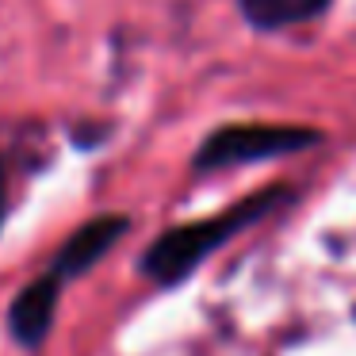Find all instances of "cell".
I'll return each mask as SVG.
<instances>
[{
    "label": "cell",
    "mask_w": 356,
    "mask_h": 356,
    "mask_svg": "<svg viewBox=\"0 0 356 356\" xmlns=\"http://www.w3.org/2000/svg\"><path fill=\"white\" fill-rule=\"evenodd\" d=\"M291 200L287 184H268L261 192L238 200L234 207L218 211L211 218H195V222L169 226L165 234H157L138 257V272L157 287H177L207 261L211 253H218L222 245H230L238 234H245L249 226H257L261 218H268L276 207Z\"/></svg>",
    "instance_id": "6da1fadb"
},
{
    "label": "cell",
    "mask_w": 356,
    "mask_h": 356,
    "mask_svg": "<svg viewBox=\"0 0 356 356\" xmlns=\"http://www.w3.org/2000/svg\"><path fill=\"white\" fill-rule=\"evenodd\" d=\"M325 142L318 127L295 123H226L215 127L192 154V172H222L253 161H276V157L307 154Z\"/></svg>",
    "instance_id": "7a4b0ae2"
},
{
    "label": "cell",
    "mask_w": 356,
    "mask_h": 356,
    "mask_svg": "<svg viewBox=\"0 0 356 356\" xmlns=\"http://www.w3.org/2000/svg\"><path fill=\"white\" fill-rule=\"evenodd\" d=\"M127 230H131V215H119V211L85 218V222L58 245V253H54V261H50L47 272L58 284H70V280L85 276V272H92L96 264L123 241Z\"/></svg>",
    "instance_id": "3957f363"
},
{
    "label": "cell",
    "mask_w": 356,
    "mask_h": 356,
    "mask_svg": "<svg viewBox=\"0 0 356 356\" xmlns=\"http://www.w3.org/2000/svg\"><path fill=\"white\" fill-rule=\"evenodd\" d=\"M62 287L65 284H58L50 272H42L39 280H31V284H24L16 291V299L8 302L4 322H8V333H12V341H16L19 348H27V353L42 348V341H47L50 330H54Z\"/></svg>",
    "instance_id": "277c9868"
},
{
    "label": "cell",
    "mask_w": 356,
    "mask_h": 356,
    "mask_svg": "<svg viewBox=\"0 0 356 356\" xmlns=\"http://www.w3.org/2000/svg\"><path fill=\"white\" fill-rule=\"evenodd\" d=\"M333 0H238V12L253 31H284L322 19Z\"/></svg>",
    "instance_id": "5b68a950"
},
{
    "label": "cell",
    "mask_w": 356,
    "mask_h": 356,
    "mask_svg": "<svg viewBox=\"0 0 356 356\" xmlns=\"http://www.w3.org/2000/svg\"><path fill=\"white\" fill-rule=\"evenodd\" d=\"M4 211H8V169H4V157H0V226H4Z\"/></svg>",
    "instance_id": "8992f818"
}]
</instances>
